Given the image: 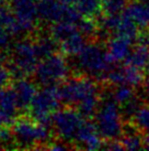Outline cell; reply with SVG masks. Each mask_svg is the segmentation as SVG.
I'll return each mask as SVG.
<instances>
[{
    "label": "cell",
    "instance_id": "5",
    "mask_svg": "<svg viewBox=\"0 0 149 151\" xmlns=\"http://www.w3.org/2000/svg\"><path fill=\"white\" fill-rule=\"evenodd\" d=\"M70 67L65 54L53 53L42 59L34 72L35 82L42 86H50L62 83L69 75Z\"/></svg>",
    "mask_w": 149,
    "mask_h": 151
},
{
    "label": "cell",
    "instance_id": "9",
    "mask_svg": "<svg viewBox=\"0 0 149 151\" xmlns=\"http://www.w3.org/2000/svg\"><path fill=\"white\" fill-rule=\"evenodd\" d=\"M10 8L21 25L23 33L31 32L38 21L37 1L35 0H11Z\"/></svg>",
    "mask_w": 149,
    "mask_h": 151
},
{
    "label": "cell",
    "instance_id": "7",
    "mask_svg": "<svg viewBox=\"0 0 149 151\" xmlns=\"http://www.w3.org/2000/svg\"><path fill=\"white\" fill-rule=\"evenodd\" d=\"M86 122L84 116L71 106L58 109L53 116L52 126L55 134L66 143L74 142L79 129Z\"/></svg>",
    "mask_w": 149,
    "mask_h": 151
},
{
    "label": "cell",
    "instance_id": "6",
    "mask_svg": "<svg viewBox=\"0 0 149 151\" xmlns=\"http://www.w3.org/2000/svg\"><path fill=\"white\" fill-rule=\"evenodd\" d=\"M60 95L56 85L43 86L34 97L30 106L31 117L44 125L52 124L53 116L58 109H60Z\"/></svg>",
    "mask_w": 149,
    "mask_h": 151
},
{
    "label": "cell",
    "instance_id": "30",
    "mask_svg": "<svg viewBox=\"0 0 149 151\" xmlns=\"http://www.w3.org/2000/svg\"><path fill=\"white\" fill-rule=\"evenodd\" d=\"M14 120H16V117H14V116L9 115V114L4 113L2 110H0V128L11 126L13 122H14Z\"/></svg>",
    "mask_w": 149,
    "mask_h": 151
},
{
    "label": "cell",
    "instance_id": "10",
    "mask_svg": "<svg viewBox=\"0 0 149 151\" xmlns=\"http://www.w3.org/2000/svg\"><path fill=\"white\" fill-rule=\"evenodd\" d=\"M105 80L109 83L115 85H131L133 87L138 86L144 80L143 71L131 65H126L123 67H113L109 72Z\"/></svg>",
    "mask_w": 149,
    "mask_h": 151
},
{
    "label": "cell",
    "instance_id": "33",
    "mask_svg": "<svg viewBox=\"0 0 149 151\" xmlns=\"http://www.w3.org/2000/svg\"><path fill=\"white\" fill-rule=\"evenodd\" d=\"M144 87H145V92L147 93V95L149 96V77L145 81V85H144Z\"/></svg>",
    "mask_w": 149,
    "mask_h": 151
},
{
    "label": "cell",
    "instance_id": "34",
    "mask_svg": "<svg viewBox=\"0 0 149 151\" xmlns=\"http://www.w3.org/2000/svg\"><path fill=\"white\" fill-rule=\"evenodd\" d=\"M4 1L6 0H0V9L2 8V7H4Z\"/></svg>",
    "mask_w": 149,
    "mask_h": 151
},
{
    "label": "cell",
    "instance_id": "2",
    "mask_svg": "<svg viewBox=\"0 0 149 151\" xmlns=\"http://www.w3.org/2000/svg\"><path fill=\"white\" fill-rule=\"evenodd\" d=\"M14 142L21 148H38L43 143H50V130L47 125L35 120L33 117H20L12 124Z\"/></svg>",
    "mask_w": 149,
    "mask_h": 151
},
{
    "label": "cell",
    "instance_id": "1",
    "mask_svg": "<svg viewBox=\"0 0 149 151\" xmlns=\"http://www.w3.org/2000/svg\"><path fill=\"white\" fill-rule=\"evenodd\" d=\"M112 60L104 46L90 43L83 47L74 59V65L79 71L98 80H105V76L113 68Z\"/></svg>",
    "mask_w": 149,
    "mask_h": 151
},
{
    "label": "cell",
    "instance_id": "19",
    "mask_svg": "<svg viewBox=\"0 0 149 151\" xmlns=\"http://www.w3.org/2000/svg\"><path fill=\"white\" fill-rule=\"evenodd\" d=\"M116 35H121L123 38L128 39L129 41H138L139 38V30H138V25L134 21H132L129 18L125 17L124 14H122V20L118 25L117 30L115 31Z\"/></svg>",
    "mask_w": 149,
    "mask_h": 151
},
{
    "label": "cell",
    "instance_id": "32",
    "mask_svg": "<svg viewBox=\"0 0 149 151\" xmlns=\"http://www.w3.org/2000/svg\"><path fill=\"white\" fill-rule=\"evenodd\" d=\"M47 148L50 150H65L68 148V146L64 141H58V142H50Z\"/></svg>",
    "mask_w": 149,
    "mask_h": 151
},
{
    "label": "cell",
    "instance_id": "28",
    "mask_svg": "<svg viewBox=\"0 0 149 151\" xmlns=\"http://www.w3.org/2000/svg\"><path fill=\"white\" fill-rule=\"evenodd\" d=\"M12 73L10 67L7 66L6 63H0V89L8 87L10 81L12 78Z\"/></svg>",
    "mask_w": 149,
    "mask_h": 151
},
{
    "label": "cell",
    "instance_id": "4",
    "mask_svg": "<svg viewBox=\"0 0 149 151\" xmlns=\"http://www.w3.org/2000/svg\"><path fill=\"white\" fill-rule=\"evenodd\" d=\"M94 116V124L102 138L108 140H115L122 136L123 134L122 110L118 108V104L113 98L102 101Z\"/></svg>",
    "mask_w": 149,
    "mask_h": 151
},
{
    "label": "cell",
    "instance_id": "11",
    "mask_svg": "<svg viewBox=\"0 0 149 151\" xmlns=\"http://www.w3.org/2000/svg\"><path fill=\"white\" fill-rule=\"evenodd\" d=\"M74 143L87 150H98L103 147L102 136L99 134L95 124L89 120L83 122L81 128L79 129Z\"/></svg>",
    "mask_w": 149,
    "mask_h": 151
},
{
    "label": "cell",
    "instance_id": "14",
    "mask_svg": "<svg viewBox=\"0 0 149 151\" xmlns=\"http://www.w3.org/2000/svg\"><path fill=\"white\" fill-rule=\"evenodd\" d=\"M106 49L114 62H123L127 60L132 52V41L121 35H116L109 40Z\"/></svg>",
    "mask_w": 149,
    "mask_h": 151
},
{
    "label": "cell",
    "instance_id": "18",
    "mask_svg": "<svg viewBox=\"0 0 149 151\" xmlns=\"http://www.w3.org/2000/svg\"><path fill=\"white\" fill-rule=\"evenodd\" d=\"M0 22L4 25V28L11 35H19L23 34V31L21 29V25L17 18L12 12L10 7H2L0 9Z\"/></svg>",
    "mask_w": 149,
    "mask_h": 151
},
{
    "label": "cell",
    "instance_id": "17",
    "mask_svg": "<svg viewBox=\"0 0 149 151\" xmlns=\"http://www.w3.org/2000/svg\"><path fill=\"white\" fill-rule=\"evenodd\" d=\"M19 109L20 108H19L18 97L13 87L1 88L0 89V110L16 117Z\"/></svg>",
    "mask_w": 149,
    "mask_h": 151
},
{
    "label": "cell",
    "instance_id": "3",
    "mask_svg": "<svg viewBox=\"0 0 149 151\" xmlns=\"http://www.w3.org/2000/svg\"><path fill=\"white\" fill-rule=\"evenodd\" d=\"M41 58L38 55L35 41L30 39H22L11 49V61L9 67L13 78H21L34 74Z\"/></svg>",
    "mask_w": 149,
    "mask_h": 151
},
{
    "label": "cell",
    "instance_id": "15",
    "mask_svg": "<svg viewBox=\"0 0 149 151\" xmlns=\"http://www.w3.org/2000/svg\"><path fill=\"white\" fill-rule=\"evenodd\" d=\"M86 37L83 35L78 29L74 30V32L68 34L66 38H64L59 42V47L67 56H77V55L83 50L86 44Z\"/></svg>",
    "mask_w": 149,
    "mask_h": 151
},
{
    "label": "cell",
    "instance_id": "29",
    "mask_svg": "<svg viewBox=\"0 0 149 151\" xmlns=\"http://www.w3.org/2000/svg\"><path fill=\"white\" fill-rule=\"evenodd\" d=\"M139 107H140V104H139V101H137V98L135 97V98H133L132 101H129L128 103L124 104L123 113L127 117H133Z\"/></svg>",
    "mask_w": 149,
    "mask_h": 151
},
{
    "label": "cell",
    "instance_id": "13",
    "mask_svg": "<svg viewBox=\"0 0 149 151\" xmlns=\"http://www.w3.org/2000/svg\"><path fill=\"white\" fill-rule=\"evenodd\" d=\"M123 14L135 22L139 28L149 27V4L146 2V0L128 4L124 8Z\"/></svg>",
    "mask_w": 149,
    "mask_h": 151
},
{
    "label": "cell",
    "instance_id": "12",
    "mask_svg": "<svg viewBox=\"0 0 149 151\" xmlns=\"http://www.w3.org/2000/svg\"><path fill=\"white\" fill-rule=\"evenodd\" d=\"M13 89L16 91L19 103V108L21 110L29 109L34 97L37 94V87L35 82L30 81L26 77H21L16 81L13 84Z\"/></svg>",
    "mask_w": 149,
    "mask_h": 151
},
{
    "label": "cell",
    "instance_id": "20",
    "mask_svg": "<svg viewBox=\"0 0 149 151\" xmlns=\"http://www.w3.org/2000/svg\"><path fill=\"white\" fill-rule=\"evenodd\" d=\"M76 4L82 17H96L103 10V0H76Z\"/></svg>",
    "mask_w": 149,
    "mask_h": 151
},
{
    "label": "cell",
    "instance_id": "25",
    "mask_svg": "<svg viewBox=\"0 0 149 151\" xmlns=\"http://www.w3.org/2000/svg\"><path fill=\"white\" fill-rule=\"evenodd\" d=\"M126 150H139L144 148V140L137 132H127L121 140Z\"/></svg>",
    "mask_w": 149,
    "mask_h": 151
},
{
    "label": "cell",
    "instance_id": "21",
    "mask_svg": "<svg viewBox=\"0 0 149 151\" xmlns=\"http://www.w3.org/2000/svg\"><path fill=\"white\" fill-rule=\"evenodd\" d=\"M35 45L42 60L55 53V51L58 47V42L52 35H41L35 40Z\"/></svg>",
    "mask_w": 149,
    "mask_h": 151
},
{
    "label": "cell",
    "instance_id": "16",
    "mask_svg": "<svg viewBox=\"0 0 149 151\" xmlns=\"http://www.w3.org/2000/svg\"><path fill=\"white\" fill-rule=\"evenodd\" d=\"M126 65L136 67L140 71L149 68V45L140 43L135 49H133L129 56L125 61Z\"/></svg>",
    "mask_w": 149,
    "mask_h": 151
},
{
    "label": "cell",
    "instance_id": "8",
    "mask_svg": "<svg viewBox=\"0 0 149 151\" xmlns=\"http://www.w3.org/2000/svg\"><path fill=\"white\" fill-rule=\"evenodd\" d=\"M62 103L77 106L87 97L98 94V86L91 76H77L67 78L58 87Z\"/></svg>",
    "mask_w": 149,
    "mask_h": 151
},
{
    "label": "cell",
    "instance_id": "22",
    "mask_svg": "<svg viewBox=\"0 0 149 151\" xmlns=\"http://www.w3.org/2000/svg\"><path fill=\"white\" fill-rule=\"evenodd\" d=\"M100 104L101 101L99 98V94H94V95L87 97L81 103H79L77 105V109L84 117H91L95 115L96 110L99 109Z\"/></svg>",
    "mask_w": 149,
    "mask_h": 151
},
{
    "label": "cell",
    "instance_id": "24",
    "mask_svg": "<svg viewBox=\"0 0 149 151\" xmlns=\"http://www.w3.org/2000/svg\"><path fill=\"white\" fill-rule=\"evenodd\" d=\"M133 120L138 129L149 132V106H140L133 116Z\"/></svg>",
    "mask_w": 149,
    "mask_h": 151
},
{
    "label": "cell",
    "instance_id": "31",
    "mask_svg": "<svg viewBox=\"0 0 149 151\" xmlns=\"http://www.w3.org/2000/svg\"><path fill=\"white\" fill-rule=\"evenodd\" d=\"M104 148L111 151H118V150H124L125 149L124 146L122 145V142L117 141V139H115V140H110V142L104 145Z\"/></svg>",
    "mask_w": 149,
    "mask_h": 151
},
{
    "label": "cell",
    "instance_id": "27",
    "mask_svg": "<svg viewBox=\"0 0 149 151\" xmlns=\"http://www.w3.org/2000/svg\"><path fill=\"white\" fill-rule=\"evenodd\" d=\"M128 0H103V10L106 13H118L126 7Z\"/></svg>",
    "mask_w": 149,
    "mask_h": 151
},
{
    "label": "cell",
    "instance_id": "26",
    "mask_svg": "<svg viewBox=\"0 0 149 151\" xmlns=\"http://www.w3.org/2000/svg\"><path fill=\"white\" fill-rule=\"evenodd\" d=\"M77 28L86 38L94 35L95 32H96V24L92 20V18H81L77 23Z\"/></svg>",
    "mask_w": 149,
    "mask_h": 151
},
{
    "label": "cell",
    "instance_id": "23",
    "mask_svg": "<svg viewBox=\"0 0 149 151\" xmlns=\"http://www.w3.org/2000/svg\"><path fill=\"white\" fill-rule=\"evenodd\" d=\"M112 98L120 105H124L135 98V91L131 85H117L112 94Z\"/></svg>",
    "mask_w": 149,
    "mask_h": 151
}]
</instances>
